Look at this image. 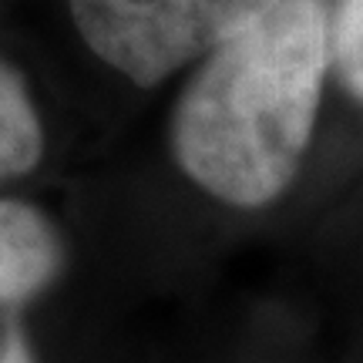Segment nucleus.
<instances>
[{"mask_svg":"<svg viewBox=\"0 0 363 363\" xmlns=\"http://www.w3.org/2000/svg\"><path fill=\"white\" fill-rule=\"evenodd\" d=\"M333 71V7L276 0L208 51L172 108L182 175L216 202L266 208L289 192Z\"/></svg>","mask_w":363,"mask_h":363,"instance_id":"1","label":"nucleus"},{"mask_svg":"<svg viewBox=\"0 0 363 363\" xmlns=\"http://www.w3.org/2000/svg\"><path fill=\"white\" fill-rule=\"evenodd\" d=\"M276 0H71L81 40L138 88L202 61Z\"/></svg>","mask_w":363,"mask_h":363,"instance_id":"2","label":"nucleus"},{"mask_svg":"<svg viewBox=\"0 0 363 363\" xmlns=\"http://www.w3.org/2000/svg\"><path fill=\"white\" fill-rule=\"evenodd\" d=\"M67 266V242L40 206L0 195V310L27 313Z\"/></svg>","mask_w":363,"mask_h":363,"instance_id":"3","label":"nucleus"},{"mask_svg":"<svg viewBox=\"0 0 363 363\" xmlns=\"http://www.w3.org/2000/svg\"><path fill=\"white\" fill-rule=\"evenodd\" d=\"M48 148L40 108L27 78L0 54V185L30 175Z\"/></svg>","mask_w":363,"mask_h":363,"instance_id":"4","label":"nucleus"},{"mask_svg":"<svg viewBox=\"0 0 363 363\" xmlns=\"http://www.w3.org/2000/svg\"><path fill=\"white\" fill-rule=\"evenodd\" d=\"M333 71L340 84L363 101V0L333 4Z\"/></svg>","mask_w":363,"mask_h":363,"instance_id":"5","label":"nucleus"},{"mask_svg":"<svg viewBox=\"0 0 363 363\" xmlns=\"http://www.w3.org/2000/svg\"><path fill=\"white\" fill-rule=\"evenodd\" d=\"M0 363H40L27 337L24 313L0 310Z\"/></svg>","mask_w":363,"mask_h":363,"instance_id":"6","label":"nucleus"}]
</instances>
